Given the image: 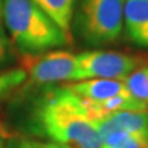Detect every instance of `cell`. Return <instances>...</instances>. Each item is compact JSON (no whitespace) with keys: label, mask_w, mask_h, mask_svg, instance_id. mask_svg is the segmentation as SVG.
<instances>
[{"label":"cell","mask_w":148,"mask_h":148,"mask_svg":"<svg viewBox=\"0 0 148 148\" xmlns=\"http://www.w3.org/2000/svg\"><path fill=\"white\" fill-rule=\"evenodd\" d=\"M29 127L49 142L72 148H103L82 98L66 85L47 86L31 106Z\"/></svg>","instance_id":"cell-1"},{"label":"cell","mask_w":148,"mask_h":148,"mask_svg":"<svg viewBox=\"0 0 148 148\" xmlns=\"http://www.w3.org/2000/svg\"><path fill=\"white\" fill-rule=\"evenodd\" d=\"M1 20L12 47L22 56L64 47L71 38L32 0H1Z\"/></svg>","instance_id":"cell-2"},{"label":"cell","mask_w":148,"mask_h":148,"mask_svg":"<svg viewBox=\"0 0 148 148\" xmlns=\"http://www.w3.org/2000/svg\"><path fill=\"white\" fill-rule=\"evenodd\" d=\"M126 0H77L72 29L83 43L100 47L114 43L123 31Z\"/></svg>","instance_id":"cell-3"},{"label":"cell","mask_w":148,"mask_h":148,"mask_svg":"<svg viewBox=\"0 0 148 148\" xmlns=\"http://www.w3.org/2000/svg\"><path fill=\"white\" fill-rule=\"evenodd\" d=\"M26 82L32 85L48 86L61 82H80L82 74L77 54L63 49H52L35 56H22Z\"/></svg>","instance_id":"cell-4"},{"label":"cell","mask_w":148,"mask_h":148,"mask_svg":"<svg viewBox=\"0 0 148 148\" xmlns=\"http://www.w3.org/2000/svg\"><path fill=\"white\" fill-rule=\"evenodd\" d=\"M78 66L84 79L123 80L143 59L137 56L115 51L92 49L77 54Z\"/></svg>","instance_id":"cell-5"},{"label":"cell","mask_w":148,"mask_h":148,"mask_svg":"<svg viewBox=\"0 0 148 148\" xmlns=\"http://www.w3.org/2000/svg\"><path fill=\"white\" fill-rule=\"evenodd\" d=\"M103 148H112L128 135L148 136V111H119L94 120Z\"/></svg>","instance_id":"cell-6"},{"label":"cell","mask_w":148,"mask_h":148,"mask_svg":"<svg viewBox=\"0 0 148 148\" xmlns=\"http://www.w3.org/2000/svg\"><path fill=\"white\" fill-rule=\"evenodd\" d=\"M123 31L131 43L148 49V0H126Z\"/></svg>","instance_id":"cell-7"},{"label":"cell","mask_w":148,"mask_h":148,"mask_svg":"<svg viewBox=\"0 0 148 148\" xmlns=\"http://www.w3.org/2000/svg\"><path fill=\"white\" fill-rule=\"evenodd\" d=\"M66 86L79 98L89 101H103L117 95L128 94L123 80L117 79H84L69 83Z\"/></svg>","instance_id":"cell-8"},{"label":"cell","mask_w":148,"mask_h":148,"mask_svg":"<svg viewBox=\"0 0 148 148\" xmlns=\"http://www.w3.org/2000/svg\"><path fill=\"white\" fill-rule=\"evenodd\" d=\"M46 15L71 36L72 20L77 0H32Z\"/></svg>","instance_id":"cell-9"},{"label":"cell","mask_w":148,"mask_h":148,"mask_svg":"<svg viewBox=\"0 0 148 148\" xmlns=\"http://www.w3.org/2000/svg\"><path fill=\"white\" fill-rule=\"evenodd\" d=\"M130 95L148 110V59L143 61L123 79Z\"/></svg>","instance_id":"cell-10"},{"label":"cell","mask_w":148,"mask_h":148,"mask_svg":"<svg viewBox=\"0 0 148 148\" xmlns=\"http://www.w3.org/2000/svg\"><path fill=\"white\" fill-rule=\"evenodd\" d=\"M26 83V73L22 68L0 72V99L6 98Z\"/></svg>","instance_id":"cell-11"},{"label":"cell","mask_w":148,"mask_h":148,"mask_svg":"<svg viewBox=\"0 0 148 148\" xmlns=\"http://www.w3.org/2000/svg\"><path fill=\"white\" fill-rule=\"evenodd\" d=\"M14 61V47L0 18V68L9 66Z\"/></svg>","instance_id":"cell-12"},{"label":"cell","mask_w":148,"mask_h":148,"mask_svg":"<svg viewBox=\"0 0 148 148\" xmlns=\"http://www.w3.org/2000/svg\"><path fill=\"white\" fill-rule=\"evenodd\" d=\"M112 148H148V136L132 133Z\"/></svg>","instance_id":"cell-13"},{"label":"cell","mask_w":148,"mask_h":148,"mask_svg":"<svg viewBox=\"0 0 148 148\" xmlns=\"http://www.w3.org/2000/svg\"><path fill=\"white\" fill-rule=\"evenodd\" d=\"M6 148H38V147H37V142L32 140L16 137V138H11L8 142Z\"/></svg>","instance_id":"cell-14"},{"label":"cell","mask_w":148,"mask_h":148,"mask_svg":"<svg viewBox=\"0 0 148 148\" xmlns=\"http://www.w3.org/2000/svg\"><path fill=\"white\" fill-rule=\"evenodd\" d=\"M37 147L38 148H72L64 145H58L54 142H37Z\"/></svg>","instance_id":"cell-15"},{"label":"cell","mask_w":148,"mask_h":148,"mask_svg":"<svg viewBox=\"0 0 148 148\" xmlns=\"http://www.w3.org/2000/svg\"><path fill=\"white\" fill-rule=\"evenodd\" d=\"M0 148H4V141H3L1 135H0Z\"/></svg>","instance_id":"cell-16"},{"label":"cell","mask_w":148,"mask_h":148,"mask_svg":"<svg viewBox=\"0 0 148 148\" xmlns=\"http://www.w3.org/2000/svg\"><path fill=\"white\" fill-rule=\"evenodd\" d=\"M0 18H1V0H0Z\"/></svg>","instance_id":"cell-17"}]
</instances>
